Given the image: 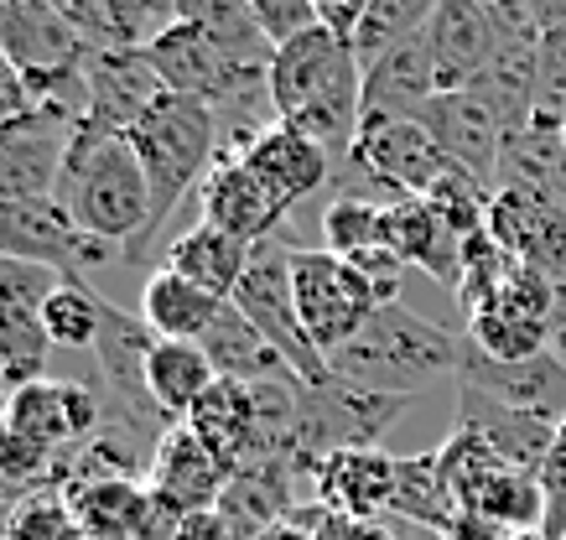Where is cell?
<instances>
[{"label": "cell", "instance_id": "cell-5", "mask_svg": "<svg viewBox=\"0 0 566 540\" xmlns=\"http://www.w3.org/2000/svg\"><path fill=\"white\" fill-rule=\"evenodd\" d=\"M406 395H375L359 384H344L338 374L327 384H307L302 390V416H296V442H292V468L296 478H317L333 453H354V447H375L390 432Z\"/></svg>", "mask_w": 566, "mask_h": 540}, {"label": "cell", "instance_id": "cell-46", "mask_svg": "<svg viewBox=\"0 0 566 540\" xmlns=\"http://www.w3.org/2000/svg\"><path fill=\"white\" fill-rule=\"evenodd\" d=\"M255 540H317L307 530V525H296V520H281V525H271V530H260Z\"/></svg>", "mask_w": 566, "mask_h": 540}, {"label": "cell", "instance_id": "cell-8", "mask_svg": "<svg viewBox=\"0 0 566 540\" xmlns=\"http://www.w3.org/2000/svg\"><path fill=\"white\" fill-rule=\"evenodd\" d=\"M109 255H115V244L84 234L57 198H32V203L0 209V261L42 265L63 280H88Z\"/></svg>", "mask_w": 566, "mask_h": 540}, {"label": "cell", "instance_id": "cell-51", "mask_svg": "<svg viewBox=\"0 0 566 540\" xmlns=\"http://www.w3.org/2000/svg\"><path fill=\"white\" fill-rule=\"evenodd\" d=\"M312 6H317V0H312Z\"/></svg>", "mask_w": 566, "mask_h": 540}, {"label": "cell", "instance_id": "cell-10", "mask_svg": "<svg viewBox=\"0 0 566 540\" xmlns=\"http://www.w3.org/2000/svg\"><path fill=\"white\" fill-rule=\"evenodd\" d=\"M63 276H52L42 265L0 261V369H6V390H21L32 380H48V292Z\"/></svg>", "mask_w": 566, "mask_h": 540}, {"label": "cell", "instance_id": "cell-31", "mask_svg": "<svg viewBox=\"0 0 566 540\" xmlns=\"http://www.w3.org/2000/svg\"><path fill=\"white\" fill-rule=\"evenodd\" d=\"M177 21H188V27L208 32L223 53L244 57V63H265V68H271L275 47H271V36L260 32L250 0H177Z\"/></svg>", "mask_w": 566, "mask_h": 540}, {"label": "cell", "instance_id": "cell-25", "mask_svg": "<svg viewBox=\"0 0 566 540\" xmlns=\"http://www.w3.org/2000/svg\"><path fill=\"white\" fill-rule=\"evenodd\" d=\"M250 255H255V244L234 240V234H223L213 224H192L188 234H177L161 250V265L177 271V276H188L192 286H203L208 297L234 301L244 271H250Z\"/></svg>", "mask_w": 566, "mask_h": 540}, {"label": "cell", "instance_id": "cell-6", "mask_svg": "<svg viewBox=\"0 0 566 540\" xmlns=\"http://www.w3.org/2000/svg\"><path fill=\"white\" fill-rule=\"evenodd\" d=\"M292 250L281 234L275 240H260L255 255H250V271H244L240 292H234V307H240L250 322H255L265 338L275 343V353L292 364L296 380L307 384H327L333 369H327V353L317 349L302 328V313H296V286H292Z\"/></svg>", "mask_w": 566, "mask_h": 540}, {"label": "cell", "instance_id": "cell-35", "mask_svg": "<svg viewBox=\"0 0 566 540\" xmlns=\"http://www.w3.org/2000/svg\"><path fill=\"white\" fill-rule=\"evenodd\" d=\"M0 540H88L78 515H73L69 494L57 488H32L6 505V520H0Z\"/></svg>", "mask_w": 566, "mask_h": 540}, {"label": "cell", "instance_id": "cell-1", "mask_svg": "<svg viewBox=\"0 0 566 540\" xmlns=\"http://www.w3.org/2000/svg\"><path fill=\"white\" fill-rule=\"evenodd\" d=\"M271 99L281 125L317 140L333 167H344L364 130V63L354 42L327 27L292 36L271 57Z\"/></svg>", "mask_w": 566, "mask_h": 540}, {"label": "cell", "instance_id": "cell-26", "mask_svg": "<svg viewBox=\"0 0 566 540\" xmlns=\"http://www.w3.org/2000/svg\"><path fill=\"white\" fill-rule=\"evenodd\" d=\"M198 343H203V353L213 359L219 380L260 384V380H281V374H292V364L275 353V343L240 313V307H234V301H223L219 313H213V322L203 328Z\"/></svg>", "mask_w": 566, "mask_h": 540}, {"label": "cell", "instance_id": "cell-27", "mask_svg": "<svg viewBox=\"0 0 566 540\" xmlns=\"http://www.w3.org/2000/svg\"><path fill=\"white\" fill-rule=\"evenodd\" d=\"M88 540H151V488L146 478H99L69 494Z\"/></svg>", "mask_w": 566, "mask_h": 540}, {"label": "cell", "instance_id": "cell-22", "mask_svg": "<svg viewBox=\"0 0 566 540\" xmlns=\"http://www.w3.org/2000/svg\"><path fill=\"white\" fill-rule=\"evenodd\" d=\"M431 99H437V68L427 32L364 68V120H421Z\"/></svg>", "mask_w": 566, "mask_h": 540}, {"label": "cell", "instance_id": "cell-15", "mask_svg": "<svg viewBox=\"0 0 566 540\" xmlns=\"http://www.w3.org/2000/svg\"><path fill=\"white\" fill-rule=\"evenodd\" d=\"M88 105L78 130L88 136H130V125L167 94L146 53H88Z\"/></svg>", "mask_w": 566, "mask_h": 540}, {"label": "cell", "instance_id": "cell-36", "mask_svg": "<svg viewBox=\"0 0 566 540\" xmlns=\"http://www.w3.org/2000/svg\"><path fill=\"white\" fill-rule=\"evenodd\" d=\"M323 244L344 261L364 250H390V209L364 198H333L323 209Z\"/></svg>", "mask_w": 566, "mask_h": 540}, {"label": "cell", "instance_id": "cell-41", "mask_svg": "<svg viewBox=\"0 0 566 540\" xmlns=\"http://www.w3.org/2000/svg\"><path fill=\"white\" fill-rule=\"evenodd\" d=\"M541 488H546V536L566 540V421L556 426V447L541 468Z\"/></svg>", "mask_w": 566, "mask_h": 540}, {"label": "cell", "instance_id": "cell-40", "mask_svg": "<svg viewBox=\"0 0 566 540\" xmlns=\"http://www.w3.org/2000/svg\"><path fill=\"white\" fill-rule=\"evenodd\" d=\"M250 11H255L260 32L271 36V47H286L292 36L312 32V27H323L312 0H250Z\"/></svg>", "mask_w": 566, "mask_h": 540}, {"label": "cell", "instance_id": "cell-23", "mask_svg": "<svg viewBox=\"0 0 566 540\" xmlns=\"http://www.w3.org/2000/svg\"><path fill=\"white\" fill-rule=\"evenodd\" d=\"M188 426L198 432L208 453L219 457L229 478L234 468H244L250 457H255V442H260V411H255V384L244 380H219L208 390L203 401L192 405Z\"/></svg>", "mask_w": 566, "mask_h": 540}, {"label": "cell", "instance_id": "cell-43", "mask_svg": "<svg viewBox=\"0 0 566 540\" xmlns=\"http://www.w3.org/2000/svg\"><path fill=\"white\" fill-rule=\"evenodd\" d=\"M172 540H240L234 536V525L223 509H198V515H182Z\"/></svg>", "mask_w": 566, "mask_h": 540}, {"label": "cell", "instance_id": "cell-16", "mask_svg": "<svg viewBox=\"0 0 566 540\" xmlns=\"http://www.w3.org/2000/svg\"><path fill=\"white\" fill-rule=\"evenodd\" d=\"M146 488L156 499H167L172 509H182V515H198V509H219L223 488H229V468L198 442V432L188 421H177L156 442L151 468H146Z\"/></svg>", "mask_w": 566, "mask_h": 540}, {"label": "cell", "instance_id": "cell-30", "mask_svg": "<svg viewBox=\"0 0 566 540\" xmlns=\"http://www.w3.org/2000/svg\"><path fill=\"white\" fill-rule=\"evenodd\" d=\"M458 499H452V488L442 478V463L437 453H421V457H400V468H395V499H390V515L411 525H427L442 536L447 525L458 520Z\"/></svg>", "mask_w": 566, "mask_h": 540}, {"label": "cell", "instance_id": "cell-29", "mask_svg": "<svg viewBox=\"0 0 566 540\" xmlns=\"http://www.w3.org/2000/svg\"><path fill=\"white\" fill-rule=\"evenodd\" d=\"M219 307H223L219 297H208L203 286H192L188 276H177L167 265H156L146 286H140V322L156 338H192L198 343Z\"/></svg>", "mask_w": 566, "mask_h": 540}, {"label": "cell", "instance_id": "cell-37", "mask_svg": "<svg viewBox=\"0 0 566 540\" xmlns=\"http://www.w3.org/2000/svg\"><path fill=\"white\" fill-rule=\"evenodd\" d=\"M52 468H57V453L42 447V442H32L27 432H17L11 421L0 416V494L21 499V494H32V488H48Z\"/></svg>", "mask_w": 566, "mask_h": 540}, {"label": "cell", "instance_id": "cell-11", "mask_svg": "<svg viewBox=\"0 0 566 540\" xmlns=\"http://www.w3.org/2000/svg\"><path fill=\"white\" fill-rule=\"evenodd\" d=\"M0 416L63 457L69 447L88 442L104 426V401H99V384L88 380H32L6 395Z\"/></svg>", "mask_w": 566, "mask_h": 540}, {"label": "cell", "instance_id": "cell-3", "mask_svg": "<svg viewBox=\"0 0 566 540\" xmlns=\"http://www.w3.org/2000/svg\"><path fill=\"white\" fill-rule=\"evenodd\" d=\"M130 146H136L146 182H151V219L136 234V244H125V261L140 265L146 244L161 234V224L172 219V209L188 192L203 188V177L219 161V115L188 94H161L136 125H130Z\"/></svg>", "mask_w": 566, "mask_h": 540}, {"label": "cell", "instance_id": "cell-45", "mask_svg": "<svg viewBox=\"0 0 566 540\" xmlns=\"http://www.w3.org/2000/svg\"><path fill=\"white\" fill-rule=\"evenodd\" d=\"M525 11H531V21L546 32V27H556V21H566V0H525Z\"/></svg>", "mask_w": 566, "mask_h": 540}, {"label": "cell", "instance_id": "cell-48", "mask_svg": "<svg viewBox=\"0 0 566 540\" xmlns=\"http://www.w3.org/2000/svg\"><path fill=\"white\" fill-rule=\"evenodd\" d=\"M473 6H483V11H499V6H515V0H473Z\"/></svg>", "mask_w": 566, "mask_h": 540}, {"label": "cell", "instance_id": "cell-17", "mask_svg": "<svg viewBox=\"0 0 566 540\" xmlns=\"http://www.w3.org/2000/svg\"><path fill=\"white\" fill-rule=\"evenodd\" d=\"M240 161L260 177V188L271 192L286 213H292L302 198H312L317 188H327L333 172H338L317 140H307L302 130H292V125H281V120H275L271 130H260L240 151Z\"/></svg>", "mask_w": 566, "mask_h": 540}, {"label": "cell", "instance_id": "cell-28", "mask_svg": "<svg viewBox=\"0 0 566 540\" xmlns=\"http://www.w3.org/2000/svg\"><path fill=\"white\" fill-rule=\"evenodd\" d=\"M213 384H219V369L203 353V343H192V338H156L151 343V353H146V390L172 421H188L192 405L203 401Z\"/></svg>", "mask_w": 566, "mask_h": 540}, {"label": "cell", "instance_id": "cell-38", "mask_svg": "<svg viewBox=\"0 0 566 540\" xmlns=\"http://www.w3.org/2000/svg\"><path fill=\"white\" fill-rule=\"evenodd\" d=\"M535 120L566 125V21L541 32V73H535Z\"/></svg>", "mask_w": 566, "mask_h": 540}, {"label": "cell", "instance_id": "cell-42", "mask_svg": "<svg viewBox=\"0 0 566 540\" xmlns=\"http://www.w3.org/2000/svg\"><path fill=\"white\" fill-rule=\"evenodd\" d=\"M27 109H36V94H32V84H27V73L11 63V57L0 53V125H11V120H21Z\"/></svg>", "mask_w": 566, "mask_h": 540}, {"label": "cell", "instance_id": "cell-24", "mask_svg": "<svg viewBox=\"0 0 566 540\" xmlns=\"http://www.w3.org/2000/svg\"><path fill=\"white\" fill-rule=\"evenodd\" d=\"M499 188L531 192L551 209H566V136L562 125L531 120L525 130L504 140V157H499Z\"/></svg>", "mask_w": 566, "mask_h": 540}, {"label": "cell", "instance_id": "cell-7", "mask_svg": "<svg viewBox=\"0 0 566 540\" xmlns=\"http://www.w3.org/2000/svg\"><path fill=\"white\" fill-rule=\"evenodd\" d=\"M292 286L302 328L327 359L344 349L379 307L375 286L333 250H292Z\"/></svg>", "mask_w": 566, "mask_h": 540}, {"label": "cell", "instance_id": "cell-49", "mask_svg": "<svg viewBox=\"0 0 566 540\" xmlns=\"http://www.w3.org/2000/svg\"><path fill=\"white\" fill-rule=\"evenodd\" d=\"M6 395H11V390H6V369H0V411H6Z\"/></svg>", "mask_w": 566, "mask_h": 540}, {"label": "cell", "instance_id": "cell-44", "mask_svg": "<svg viewBox=\"0 0 566 540\" xmlns=\"http://www.w3.org/2000/svg\"><path fill=\"white\" fill-rule=\"evenodd\" d=\"M442 540H510V530H499L479 509H458V520L442 530Z\"/></svg>", "mask_w": 566, "mask_h": 540}, {"label": "cell", "instance_id": "cell-33", "mask_svg": "<svg viewBox=\"0 0 566 540\" xmlns=\"http://www.w3.org/2000/svg\"><path fill=\"white\" fill-rule=\"evenodd\" d=\"M468 509L489 515V520H494L499 530H510V536H515V530H535V525L546 530V488H541L535 473H515V468L494 473Z\"/></svg>", "mask_w": 566, "mask_h": 540}, {"label": "cell", "instance_id": "cell-14", "mask_svg": "<svg viewBox=\"0 0 566 540\" xmlns=\"http://www.w3.org/2000/svg\"><path fill=\"white\" fill-rule=\"evenodd\" d=\"M427 42L431 68H437V94H458L494 63L499 42H504V11H483L473 0H442L427 27Z\"/></svg>", "mask_w": 566, "mask_h": 540}, {"label": "cell", "instance_id": "cell-21", "mask_svg": "<svg viewBox=\"0 0 566 540\" xmlns=\"http://www.w3.org/2000/svg\"><path fill=\"white\" fill-rule=\"evenodd\" d=\"M395 468H400V457L379 453V447L333 453L312 478V505L333 509V515H354V520H385L395 499Z\"/></svg>", "mask_w": 566, "mask_h": 540}, {"label": "cell", "instance_id": "cell-39", "mask_svg": "<svg viewBox=\"0 0 566 540\" xmlns=\"http://www.w3.org/2000/svg\"><path fill=\"white\" fill-rule=\"evenodd\" d=\"M292 520L307 525L317 540H406L385 520H354V515H333V509H323V505H296Z\"/></svg>", "mask_w": 566, "mask_h": 540}, {"label": "cell", "instance_id": "cell-19", "mask_svg": "<svg viewBox=\"0 0 566 540\" xmlns=\"http://www.w3.org/2000/svg\"><path fill=\"white\" fill-rule=\"evenodd\" d=\"M458 426L483 436L489 453H494L504 468L535 473V478H541L551 447H556V426H551V421L525 416V411L494 401V395H483V390H468V384H458Z\"/></svg>", "mask_w": 566, "mask_h": 540}, {"label": "cell", "instance_id": "cell-13", "mask_svg": "<svg viewBox=\"0 0 566 540\" xmlns=\"http://www.w3.org/2000/svg\"><path fill=\"white\" fill-rule=\"evenodd\" d=\"M421 125L431 130V140L442 146V157L458 167V172L479 177L483 188L499 182V157H504V120L483 105L473 88H458V94H437L427 109H421Z\"/></svg>", "mask_w": 566, "mask_h": 540}, {"label": "cell", "instance_id": "cell-9", "mask_svg": "<svg viewBox=\"0 0 566 540\" xmlns=\"http://www.w3.org/2000/svg\"><path fill=\"white\" fill-rule=\"evenodd\" d=\"M73 125L78 120H69L52 105H36L21 120L0 125V209L57 198V182H63L73 151Z\"/></svg>", "mask_w": 566, "mask_h": 540}, {"label": "cell", "instance_id": "cell-12", "mask_svg": "<svg viewBox=\"0 0 566 540\" xmlns=\"http://www.w3.org/2000/svg\"><path fill=\"white\" fill-rule=\"evenodd\" d=\"M458 384L468 390H483L494 401L515 405L525 416H541L551 426L566 421V359L556 349L535 353V359H520V364H504V359H489L468 343L463 332V364H458Z\"/></svg>", "mask_w": 566, "mask_h": 540}, {"label": "cell", "instance_id": "cell-50", "mask_svg": "<svg viewBox=\"0 0 566 540\" xmlns=\"http://www.w3.org/2000/svg\"><path fill=\"white\" fill-rule=\"evenodd\" d=\"M562 136H566V125H562Z\"/></svg>", "mask_w": 566, "mask_h": 540}, {"label": "cell", "instance_id": "cell-32", "mask_svg": "<svg viewBox=\"0 0 566 540\" xmlns=\"http://www.w3.org/2000/svg\"><path fill=\"white\" fill-rule=\"evenodd\" d=\"M437 6H442V0H369L359 32H354V53H359L364 68H369L375 57H385L390 47H400V42H411V36L427 32L431 17H437Z\"/></svg>", "mask_w": 566, "mask_h": 540}, {"label": "cell", "instance_id": "cell-20", "mask_svg": "<svg viewBox=\"0 0 566 540\" xmlns=\"http://www.w3.org/2000/svg\"><path fill=\"white\" fill-rule=\"evenodd\" d=\"M198 203H203V224L223 229V234H234V240H244V244L275 240V229L286 224V209L260 188V177L250 172L240 157L213 161V172H208L203 188H198Z\"/></svg>", "mask_w": 566, "mask_h": 540}, {"label": "cell", "instance_id": "cell-18", "mask_svg": "<svg viewBox=\"0 0 566 540\" xmlns=\"http://www.w3.org/2000/svg\"><path fill=\"white\" fill-rule=\"evenodd\" d=\"M94 53H146L177 27V0H52Z\"/></svg>", "mask_w": 566, "mask_h": 540}, {"label": "cell", "instance_id": "cell-4", "mask_svg": "<svg viewBox=\"0 0 566 540\" xmlns=\"http://www.w3.org/2000/svg\"><path fill=\"white\" fill-rule=\"evenodd\" d=\"M57 203L84 234L115 244L125 255V244H136V234L151 219V182L130 136H88L73 125V151L57 182Z\"/></svg>", "mask_w": 566, "mask_h": 540}, {"label": "cell", "instance_id": "cell-34", "mask_svg": "<svg viewBox=\"0 0 566 540\" xmlns=\"http://www.w3.org/2000/svg\"><path fill=\"white\" fill-rule=\"evenodd\" d=\"M42 322H48L52 343H63V349H94L104 328V297L88 280H57L48 292Z\"/></svg>", "mask_w": 566, "mask_h": 540}, {"label": "cell", "instance_id": "cell-2", "mask_svg": "<svg viewBox=\"0 0 566 540\" xmlns=\"http://www.w3.org/2000/svg\"><path fill=\"white\" fill-rule=\"evenodd\" d=\"M458 364H463V332H447L442 322L411 313L406 301L375 307V317L327 359V369L344 384L406 401H416L437 380H458Z\"/></svg>", "mask_w": 566, "mask_h": 540}, {"label": "cell", "instance_id": "cell-47", "mask_svg": "<svg viewBox=\"0 0 566 540\" xmlns=\"http://www.w3.org/2000/svg\"><path fill=\"white\" fill-rule=\"evenodd\" d=\"M510 540H551V536H546V530H541V525H535V530H515V536H510Z\"/></svg>", "mask_w": 566, "mask_h": 540}]
</instances>
